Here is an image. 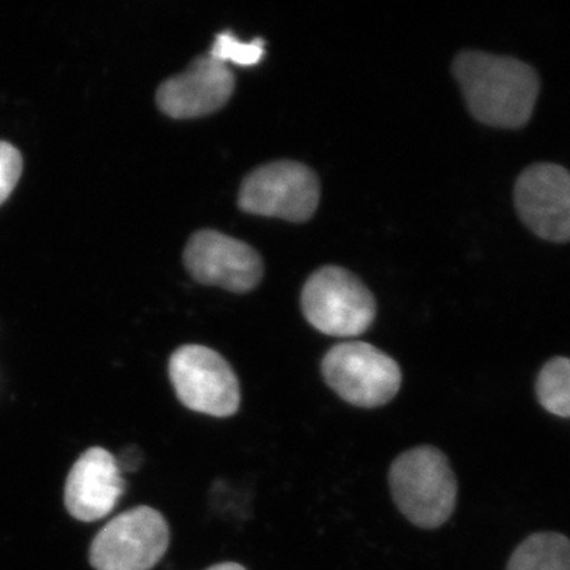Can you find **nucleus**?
I'll return each instance as SVG.
<instances>
[{
  "label": "nucleus",
  "mask_w": 570,
  "mask_h": 570,
  "mask_svg": "<svg viewBox=\"0 0 570 570\" xmlns=\"http://www.w3.org/2000/svg\"><path fill=\"white\" fill-rule=\"evenodd\" d=\"M389 480L397 509L415 527L433 530L455 510L459 485L441 450L423 445L401 453Z\"/></svg>",
  "instance_id": "nucleus-2"
},
{
  "label": "nucleus",
  "mask_w": 570,
  "mask_h": 570,
  "mask_svg": "<svg viewBox=\"0 0 570 570\" xmlns=\"http://www.w3.org/2000/svg\"><path fill=\"white\" fill-rule=\"evenodd\" d=\"M170 543V528L159 510L140 505L107 523L89 550L96 570H151Z\"/></svg>",
  "instance_id": "nucleus-4"
},
{
  "label": "nucleus",
  "mask_w": 570,
  "mask_h": 570,
  "mask_svg": "<svg viewBox=\"0 0 570 570\" xmlns=\"http://www.w3.org/2000/svg\"><path fill=\"white\" fill-rule=\"evenodd\" d=\"M126 491L118 460L108 450L91 448L71 466L63 491L73 519L97 521L110 515Z\"/></svg>",
  "instance_id": "nucleus-11"
},
{
  "label": "nucleus",
  "mask_w": 570,
  "mask_h": 570,
  "mask_svg": "<svg viewBox=\"0 0 570 570\" xmlns=\"http://www.w3.org/2000/svg\"><path fill=\"white\" fill-rule=\"evenodd\" d=\"M322 374L344 401L367 409L390 403L403 381L395 360L367 343L337 344L325 355Z\"/></svg>",
  "instance_id": "nucleus-6"
},
{
  "label": "nucleus",
  "mask_w": 570,
  "mask_h": 570,
  "mask_svg": "<svg viewBox=\"0 0 570 570\" xmlns=\"http://www.w3.org/2000/svg\"><path fill=\"white\" fill-rule=\"evenodd\" d=\"M168 376L184 406L212 417H230L242 403L238 377L223 355L189 344L179 347L168 363Z\"/></svg>",
  "instance_id": "nucleus-5"
},
{
  "label": "nucleus",
  "mask_w": 570,
  "mask_h": 570,
  "mask_svg": "<svg viewBox=\"0 0 570 570\" xmlns=\"http://www.w3.org/2000/svg\"><path fill=\"white\" fill-rule=\"evenodd\" d=\"M508 570H570V539L558 532H538L521 542Z\"/></svg>",
  "instance_id": "nucleus-12"
},
{
  "label": "nucleus",
  "mask_w": 570,
  "mask_h": 570,
  "mask_svg": "<svg viewBox=\"0 0 570 570\" xmlns=\"http://www.w3.org/2000/svg\"><path fill=\"white\" fill-rule=\"evenodd\" d=\"M21 175V153L10 142L0 141V205L13 193Z\"/></svg>",
  "instance_id": "nucleus-15"
},
{
  "label": "nucleus",
  "mask_w": 570,
  "mask_h": 570,
  "mask_svg": "<svg viewBox=\"0 0 570 570\" xmlns=\"http://www.w3.org/2000/svg\"><path fill=\"white\" fill-rule=\"evenodd\" d=\"M184 265L197 283L232 292H249L264 276V262L253 247L219 232L202 230L190 236Z\"/></svg>",
  "instance_id": "nucleus-8"
},
{
  "label": "nucleus",
  "mask_w": 570,
  "mask_h": 570,
  "mask_svg": "<svg viewBox=\"0 0 570 570\" xmlns=\"http://www.w3.org/2000/svg\"><path fill=\"white\" fill-rule=\"evenodd\" d=\"M208 570H246L243 566L236 564V562H223V564L213 566Z\"/></svg>",
  "instance_id": "nucleus-16"
},
{
  "label": "nucleus",
  "mask_w": 570,
  "mask_h": 570,
  "mask_svg": "<svg viewBox=\"0 0 570 570\" xmlns=\"http://www.w3.org/2000/svg\"><path fill=\"white\" fill-rule=\"evenodd\" d=\"M208 55L225 66L236 63V66L250 67L262 61L265 47L262 40L245 43V41L236 39L234 33L224 32L216 37Z\"/></svg>",
  "instance_id": "nucleus-14"
},
{
  "label": "nucleus",
  "mask_w": 570,
  "mask_h": 570,
  "mask_svg": "<svg viewBox=\"0 0 570 570\" xmlns=\"http://www.w3.org/2000/svg\"><path fill=\"white\" fill-rule=\"evenodd\" d=\"M302 307L314 328L325 335H362L376 317V302L365 284L337 266H325L307 279Z\"/></svg>",
  "instance_id": "nucleus-3"
},
{
  "label": "nucleus",
  "mask_w": 570,
  "mask_h": 570,
  "mask_svg": "<svg viewBox=\"0 0 570 570\" xmlns=\"http://www.w3.org/2000/svg\"><path fill=\"white\" fill-rule=\"evenodd\" d=\"M235 91L234 71L209 55L168 78L156 94L157 107L174 119H194L220 110Z\"/></svg>",
  "instance_id": "nucleus-10"
},
{
  "label": "nucleus",
  "mask_w": 570,
  "mask_h": 570,
  "mask_svg": "<svg viewBox=\"0 0 570 570\" xmlns=\"http://www.w3.org/2000/svg\"><path fill=\"white\" fill-rule=\"evenodd\" d=\"M469 111L480 122L517 129L530 121L538 100V73L515 58L464 51L453 62Z\"/></svg>",
  "instance_id": "nucleus-1"
},
{
  "label": "nucleus",
  "mask_w": 570,
  "mask_h": 570,
  "mask_svg": "<svg viewBox=\"0 0 570 570\" xmlns=\"http://www.w3.org/2000/svg\"><path fill=\"white\" fill-rule=\"evenodd\" d=\"M535 393L550 414L570 419V358L557 356L540 370Z\"/></svg>",
  "instance_id": "nucleus-13"
},
{
  "label": "nucleus",
  "mask_w": 570,
  "mask_h": 570,
  "mask_svg": "<svg viewBox=\"0 0 570 570\" xmlns=\"http://www.w3.org/2000/svg\"><path fill=\"white\" fill-rule=\"evenodd\" d=\"M521 220L547 242H570V171L557 164H534L517 179Z\"/></svg>",
  "instance_id": "nucleus-9"
},
{
  "label": "nucleus",
  "mask_w": 570,
  "mask_h": 570,
  "mask_svg": "<svg viewBox=\"0 0 570 570\" xmlns=\"http://www.w3.org/2000/svg\"><path fill=\"white\" fill-rule=\"evenodd\" d=\"M321 198L317 176L306 165L279 160L262 165L246 176L239 190L243 212L305 223Z\"/></svg>",
  "instance_id": "nucleus-7"
}]
</instances>
